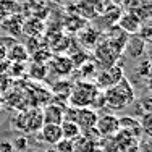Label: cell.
Listing matches in <instances>:
<instances>
[{
  "mask_svg": "<svg viewBox=\"0 0 152 152\" xmlns=\"http://www.w3.org/2000/svg\"><path fill=\"white\" fill-rule=\"evenodd\" d=\"M134 88L126 76H123L115 86L102 91V105L110 110H123L131 104H134Z\"/></svg>",
  "mask_w": 152,
  "mask_h": 152,
  "instance_id": "cell-1",
  "label": "cell"
},
{
  "mask_svg": "<svg viewBox=\"0 0 152 152\" xmlns=\"http://www.w3.org/2000/svg\"><path fill=\"white\" fill-rule=\"evenodd\" d=\"M68 100L75 108H92L97 104H102V91L91 81H76L71 86Z\"/></svg>",
  "mask_w": 152,
  "mask_h": 152,
  "instance_id": "cell-2",
  "label": "cell"
},
{
  "mask_svg": "<svg viewBox=\"0 0 152 152\" xmlns=\"http://www.w3.org/2000/svg\"><path fill=\"white\" fill-rule=\"evenodd\" d=\"M123 68L120 65H112V66H107V68H102L100 71H97L96 75V88L99 91H105V89L115 86L118 81L123 78Z\"/></svg>",
  "mask_w": 152,
  "mask_h": 152,
  "instance_id": "cell-3",
  "label": "cell"
},
{
  "mask_svg": "<svg viewBox=\"0 0 152 152\" xmlns=\"http://www.w3.org/2000/svg\"><path fill=\"white\" fill-rule=\"evenodd\" d=\"M96 131L99 133V136H104V137L117 136L118 131H120V118L112 113L100 115L96 123Z\"/></svg>",
  "mask_w": 152,
  "mask_h": 152,
  "instance_id": "cell-4",
  "label": "cell"
},
{
  "mask_svg": "<svg viewBox=\"0 0 152 152\" xmlns=\"http://www.w3.org/2000/svg\"><path fill=\"white\" fill-rule=\"evenodd\" d=\"M144 21L141 20V16L134 12H126V13H121L120 20H118L117 26L125 32V34H129V36H134L139 32L141 26H142Z\"/></svg>",
  "mask_w": 152,
  "mask_h": 152,
  "instance_id": "cell-5",
  "label": "cell"
},
{
  "mask_svg": "<svg viewBox=\"0 0 152 152\" xmlns=\"http://www.w3.org/2000/svg\"><path fill=\"white\" fill-rule=\"evenodd\" d=\"M97 118H99V115H97V112L94 110V108H78L75 123L79 126L81 133L83 131L88 133V131H91V129L96 128Z\"/></svg>",
  "mask_w": 152,
  "mask_h": 152,
  "instance_id": "cell-6",
  "label": "cell"
},
{
  "mask_svg": "<svg viewBox=\"0 0 152 152\" xmlns=\"http://www.w3.org/2000/svg\"><path fill=\"white\" fill-rule=\"evenodd\" d=\"M118 55H120V52L118 50H115L113 47L110 44H104V45H99L96 50V60L99 65H104L102 68H107V66H112V65H115V61H117Z\"/></svg>",
  "mask_w": 152,
  "mask_h": 152,
  "instance_id": "cell-7",
  "label": "cell"
},
{
  "mask_svg": "<svg viewBox=\"0 0 152 152\" xmlns=\"http://www.w3.org/2000/svg\"><path fill=\"white\" fill-rule=\"evenodd\" d=\"M146 44H144L142 41L139 39V36L134 34V36H129L128 41H126L125 44V52L128 57H131V58H144V53H146Z\"/></svg>",
  "mask_w": 152,
  "mask_h": 152,
  "instance_id": "cell-8",
  "label": "cell"
},
{
  "mask_svg": "<svg viewBox=\"0 0 152 152\" xmlns=\"http://www.w3.org/2000/svg\"><path fill=\"white\" fill-rule=\"evenodd\" d=\"M49 68L52 73H55L58 76H66L73 71V60L65 55L55 57V58H52L49 61Z\"/></svg>",
  "mask_w": 152,
  "mask_h": 152,
  "instance_id": "cell-9",
  "label": "cell"
},
{
  "mask_svg": "<svg viewBox=\"0 0 152 152\" xmlns=\"http://www.w3.org/2000/svg\"><path fill=\"white\" fill-rule=\"evenodd\" d=\"M63 115H65L63 107H58V105H55V104H49V105H45V108H44L42 120H44V125H61Z\"/></svg>",
  "mask_w": 152,
  "mask_h": 152,
  "instance_id": "cell-10",
  "label": "cell"
},
{
  "mask_svg": "<svg viewBox=\"0 0 152 152\" xmlns=\"http://www.w3.org/2000/svg\"><path fill=\"white\" fill-rule=\"evenodd\" d=\"M41 136L42 141L50 146H55L57 142H60L63 139V134H61V128L60 125H42L41 128Z\"/></svg>",
  "mask_w": 152,
  "mask_h": 152,
  "instance_id": "cell-11",
  "label": "cell"
},
{
  "mask_svg": "<svg viewBox=\"0 0 152 152\" xmlns=\"http://www.w3.org/2000/svg\"><path fill=\"white\" fill-rule=\"evenodd\" d=\"M60 128H61V134H63V139H68V141H75L78 139V137H81V129H79V126L76 125V123L73 121H66V120H63L61 121V125H60Z\"/></svg>",
  "mask_w": 152,
  "mask_h": 152,
  "instance_id": "cell-12",
  "label": "cell"
},
{
  "mask_svg": "<svg viewBox=\"0 0 152 152\" xmlns=\"http://www.w3.org/2000/svg\"><path fill=\"white\" fill-rule=\"evenodd\" d=\"M120 131L128 133L129 136L136 137L141 131L139 121H136V118H131V117H121L120 118Z\"/></svg>",
  "mask_w": 152,
  "mask_h": 152,
  "instance_id": "cell-13",
  "label": "cell"
},
{
  "mask_svg": "<svg viewBox=\"0 0 152 152\" xmlns=\"http://www.w3.org/2000/svg\"><path fill=\"white\" fill-rule=\"evenodd\" d=\"M7 57H8V58L12 60L13 63H23V61L28 60L29 52H28V49H26L24 45L15 44L10 50H7Z\"/></svg>",
  "mask_w": 152,
  "mask_h": 152,
  "instance_id": "cell-14",
  "label": "cell"
},
{
  "mask_svg": "<svg viewBox=\"0 0 152 152\" xmlns=\"http://www.w3.org/2000/svg\"><path fill=\"white\" fill-rule=\"evenodd\" d=\"M137 36L146 45H152V21L151 23H142Z\"/></svg>",
  "mask_w": 152,
  "mask_h": 152,
  "instance_id": "cell-15",
  "label": "cell"
},
{
  "mask_svg": "<svg viewBox=\"0 0 152 152\" xmlns=\"http://www.w3.org/2000/svg\"><path fill=\"white\" fill-rule=\"evenodd\" d=\"M137 105L141 107V115L152 113V92H146L137 100Z\"/></svg>",
  "mask_w": 152,
  "mask_h": 152,
  "instance_id": "cell-16",
  "label": "cell"
},
{
  "mask_svg": "<svg viewBox=\"0 0 152 152\" xmlns=\"http://www.w3.org/2000/svg\"><path fill=\"white\" fill-rule=\"evenodd\" d=\"M139 126H141V131H142L144 134H147L149 137H152V113L141 115Z\"/></svg>",
  "mask_w": 152,
  "mask_h": 152,
  "instance_id": "cell-17",
  "label": "cell"
},
{
  "mask_svg": "<svg viewBox=\"0 0 152 152\" xmlns=\"http://www.w3.org/2000/svg\"><path fill=\"white\" fill-rule=\"evenodd\" d=\"M136 71H137V75H139L141 78H147V76L152 73V66H151V63L146 58H141L139 61H137Z\"/></svg>",
  "mask_w": 152,
  "mask_h": 152,
  "instance_id": "cell-18",
  "label": "cell"
},
{
  "mask_svg": "<svg viewBox=\"0 0 152 152\" xmlns=\"http://www.w3.org/2000/svg\"><path fill=\"white\" fill-rule=\"evenodd\" d=\"M53 149L57 152H75V142L68 139H61L60 142H57L53 146Z\"/></svg>",
  "mask_w": 152,
  "mask_h": 152,
  "instance_id": "cell-19",
  "label": "cell"
},
{
  "mask_svg": "<svg viewBox=\"0 0 152 152\" xmlns=\"http://www.w3.org/2000/svg\"><path fill=\"white\" fill-rule=\"evenodd\" d=\"M13 144L12 142H0V152H13Z\"/></svg>",
  "mask_w": 152,
  "mask_h": 152,
  "instance_id": "cell-20",
  "label": "cell"
},
{
  "mask_svg": "<svg viewBox=\"0 0 152 152\" xmlns=\"http://www.w3.org/2000/svg\"><path fill=\"white\" fill-rule=\"evenodd\" d=\"M15 142H16V144H13V147H18V149H21V151L26 149V139H24V137H21V139L18 137Z\"/></svg>",
  "mask_w": 152,
  "mask_h": 152,
  "instance_id": "cell-21",
  "label": "cell"
},
{
  "mask_svg": "<svg viewBox=\"0 0 152 152\" xmlns=\"http://www.w3.org/2000/svg\"><path fill=\"white\" fill-rule=\"evenodd\" d=\"M144 58L149 61L151 66H152V45H147V47H146V53H144Z\"/></svg>",
  "mask_w": 152,
  "mask_h": 152,
  "instance_id": "cell-22",
  "label": "cell"
},
{
  "mask_svg": "<svg viewBox=\"0 0 152 152\" xmlns=\"http://www.w3.org/2000/svg\"><path fill=\"white\" fill-rule=\"evenodd\" d=\"M3 58H7V49L3 45H0V61H2Z\"/></svg>",
  "mask_w": 152,
  "mask_h": 152,
  "instance_id": "cell-23",
  "label": "cell"
},
{
  "mask_svg": "<svg viewBox=\"0 0 152 152\" xmlns=\"http://www.w3.org/2000/svg\"><path fill=\"white\" fill-rule=\"evenodd\" d=\"M146 79H147V88H149V92H152V73L147 76Z\"/></svg>",
  "mask_w": 152,
  "mask_h": 152,
  "instance_id": "cell-24",
  "label": "cell"
},
{
  "mask_svg": "<svg viewBox=\"0 0 152 152\" xmlns=\"http://www.w3.org/2000/svg\"><path fill=\"white\" fill-rule=\"evenodd\" d=\"M128 0H113V5H125Z\"/></svg>",
  "mask_w": 152,
  "mask_h": 152,
  "instance_id": "cell-25",
  "label": "cell"
},
{
  "mask_svg": "<svg viewBox=\"0 0 152 152\" xmlns=\"http://www.w3.org/2000/svg\"><path fill=\"white\" fill-rule=\"evenodd\" d=\"M44 152H57V151L53 149V147H50V149H47V151H44Z\"/></svg>",
  "mask_w": 152,
  "mask_h": 152,
  "instance_id": "cell-26",
  "label": "cell"
}]
</instances>
